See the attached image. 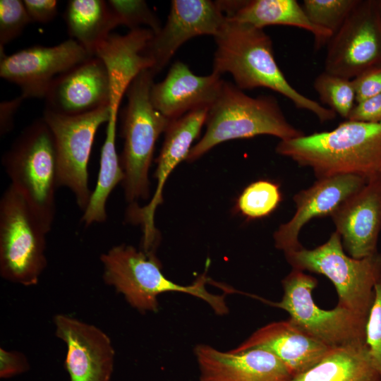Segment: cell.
<instances>
[{
    "label": "cell",
    "mask_w": 381,
    "mask_h": 381,
    "mask_svg": "<svg viewBox=\"0 0 381 381\" xmlns=\"http://www.w3.org/2000/svg\"><path fill=\"white\" fill-rule=\"evenodd\" d=\"M212 73H230L241 90L265 87L289 99L296 108L313 113L321 123L333 120L332 109L303 95L286 80L278 66L270 37L262 28L226 22L214 37Z\"/></svg>",
    "instance_id": "6da1fadb"
},
{
    "label": "cell",
    "mask_w": 381,
    "mask_h": 381,
    "mask_svg": "<svg viewBox=\"0 0 381 381\" xmlns=\"http://www.w3.org/2000/svg\"><path fill=\"white\" fill-rule=\"evenodd\" d=\"M276 152L310 168L318 179L381 174V121L346 120L330 131L280 140Z\"/></svg>",
    "instance_id": "7a4b0ae2"
},
{
    "label": "cell",
    "mask_w": 381,
    "mask_h": 381,
    "mask_svg": "<svg viewBox=\"0 0 381 381\" xmlns=\"http://www.w3.org/2000/svg\"><path fill=\"white\" fill-rule=\"evenodd\" d=\"M206 130L191 147L186 162H193L222 143L269 135L280 140L305 135L291 124L273 95L250 97L234 83L223 80L208 109Z\"/></svg>",
    "instance_id": "3957f363"
},
{
    "label": "cell",
    "mask_w": 381,
    "mask_h": 381,
    "mask_svg": "<svg viewBox=\"0 0 381 381\" xmlns=\"http://www.w3.org/2000/svg\"><path fill=\"white\" fill-rule=\"evenodd\" d=\"M100 261L104 282L140 312H156L159 307L158 296L167 292H181L197 297L220 315L229 312L225 296L207 290L205 285L210 279L205 273L190 285L175 283L163 274L160 262L153 252L120 244L102 253Z\"/></svg>",
    "instance_id": "277c9868"
},
{
    "label": "cell",
    "mask_w": 381,
    "mask_h": 381,
    "mask_svg": "<svg viewBox=\"0 0 381 381\" xmlns=\"http://www.w3.org/2000/svg\"><path fill=\"white\" fill-rule=\"evenodd\" d=\"M2 164L10 186L49 233L56 217L59 185L54 138L42 118L20 133L4 154Z\"/></svg>",
    "instance_id": "5b68a950"
},
{
    "label": "cell",
    "mask_w": 381,
    "mask_h": 381,
    "mask_svg": "<svg viewBox=\"0 0 381 381\" xmlns=\"http://www.w3.org/2000/svg\"><path fill=\"white\" fill-rule=\"evenodd\" d=\"M154 77L150 69L142 71L126 92L128 102L123 115L121 133L124 143L120 161L124 174L121 183L124 197L131 205L149 198V170L155 146L171 121L151 102Z\"/></svg>",
    "instance_id": "8992f818"
},
{
    "label": "cell",
    "mask_w": 381,
    "mask_h": 381,
    "mask_svg": "<svg viewBox=\"0 0 381 381\" xmlns=\"http://www.w3.org/2000/svg\"><path fill=\"white\" fill-rule=\"evenodd\" d=\"M292 269L322 274L334 284L337 305L368 318L374 287L381 277V253L356 259L344 251L340 236L334 231L328 240L313 248L284 253Z\"/></svg>",
    "instance_id": "52a82bcc"
},
{
    "label": "cell",
    "mask_w": 381,
    "mask_h": 381,
    "mask_svg": "<svg viewBox=\"0 0 381 381\" xmlns=\"http://www.w3.org/2000/svg\"><path fill=\"white\" fill-rule=\"evenodd\" d=\"M44 230L23 198L8 186L0 199V275L10 282L36 285L45 270Z\"/></svg>",
    "instance_id": "ba28073f"
},
{
    "label": "cell",
    "mask_w": 381,
    "mask_h": 381,
    "mask_svg": "<svg viewBox=\"0 0 381 381\" xmlns=\"http://www.w3.org/2000/svg\"><path fill=\"white\" fill-rule=\"evenodd\" d=\"M284 294L274 306L286 311L289 318L301 330L331 349L365 344L368 318L346 308H319L313 301L315 277L292 269L282 279Z\"/></svg>",
    "instance_id": "9c48e42d"
},
{
    "label": "cell",
    "mask_w": 381,
    "mask_h": 381,
    "mask_svg": "<svg viewBox=\"0 0 381 381\" xmlns=\"http://www.w3.org/2000/svg\"><path fill=\"white\" fill-rule=\"evenodd\" d=\"M107 106L75 116L63 115L45 109L42 119L54 138L59 187L73 193L78 207L83 212L92 190L89 183L88 164L97 130L110 119Z\"/></svg>",
    "instance_id": "30bf717a"
},
{
    "label": "cell",
    "mask_w": 381,
    "mask_h": 381,
    "mask_svg": "<svg viewBox=\"0 0 381 381\" xmlns=\"http://www.w3.org/2000/svg\"><path fill=\"white\" fill-rule=\"evenodd\" d=\"M376 66H381L379 0H358L327 44L325 71L352 80Z\"/></svg>",
    "instance_id": "8fae6325"
},
{
    "label": "cell",
    "mask_w": 381,
    "mask_h": 381,
    "mask_svg": "<svg viewBox=\"0 0 381 381\" xmlns=\"http://www.w3.org/2000/svg\"><path fill=\"white\" fill-rule=\"evenodd\" d=\"M0 49V76L18 85L25 99H44L58 76L92 57L71 38L57 45L32 46L10 55Z\"/></svg>",
    "instance_id": "7c38bea8"
},
{
    "label": "cell",
    "mask_w": 381,
    "mask_h": 381,
    "mask_svg": "<svg viewBox=\"0 0 381 381\" xmlns=\"http://www.w3.org/2000/svg\"><path fill=\"white\" fill-rule=\"evenodd\" d=\"M209 107H201L183 116L171 121L166 131L160 153L157 159L154 176L157 186L150 202L143 207L131 205L128 215L132 222L142 226L143 249L153 251L158 242V232L155 226V214L163 200V190L167 179L174 169L183 160L205 124Z\"/></svg>",
    "instance_id": "4fadbf2b"
},
{
    "label": "cell",
    "mask_w": 381,
    "mask_h": 381,
    "mask_svg": "<svg viewBox=\"0 0 381 381\" xmlns=\"http://www.w3.org/2000/svg\"><path fill=\"white\" fill-rule=\"evenodd\" d=\"M226 22L218 1L174 0L164 25L154 34L144 54L150 59L155 76L169 63L179 48L200 35L219 34Z\"/></svg>",
    "instance_id": "5bb4252c"
},
{
    "label": "cell",
    "mask_w": 381,
    "mask_h": 381,
    "mask_svg": "<svg viewBox=\"0 0 381 381\" xmlns=\"http://www.w3.org/2000/svg\"><path fill=\"white\" fill-rule=\"evenodd\" d=\"M55 334L67 348L69 381H111L115 351L109 337L94 325L64 314L54 316Z\"/></svg>",
    "instance_id": "9a60e30c"
},
{
    "label": "cell",
    "mask_w": 381,
    "mask_h": 381,
    "mask_svg": "<svg viewBox=\"0 0 381 381\" xmlns=\"http://www.w3.org/2000/svg\"><path fill=\"white\" fill-rule=\"evenodd\" d=\"M330 217L349 256L361 259L377 253L381 231V174L368 179Z\"/></svg>",
    "instance_id": "2e32d148"
},
{
    "label": "cell",
    "mask_w": 381,
    "mask_h": 381,
    "mask_svg": "<svg viewBox=\"0 0 381 381\" xmlns=\"http://www.w3.org/2000/svg\"><path fill=\"white\" fill-rule=\"evenodd\" d=\"M367 181L356 175H338L318 179L310 187L298 191L293 197L294 214L280 224L273 234L275 248L284 253L301 248L298 237L302 228L313 218L331 216Z\"/></svg>",
    "instance_id": "e0dca14e"
},
{
    "label": "cell",
    "mask_w": 381,
    "mask_h": 381,
    "mask_svg": "<svg viewBox=\"0 0 381 381\" xmlns=\"http://www.w3.org/2000/svg\"><path fill=\"white\" fill-rule=\"evenodd\" d=\"M110 80L103 61L92 56L58 76L44 97L47 110L68 116L109 106Z\"/></svg>",
    "instance_id": "ac0fdd59"
},
{
    "label": "cell",
    "mask_w": 381,
    "mask_h": 381,
    "mask_svg": "<svg viewBox=\"0 0 381 381\" xmlns=\"http://www.w3.org/2000/svg\"><path fill=\"white\" fill-rule=\"evenodd\" d=\"M200 381H288L284 364L261 349L221 351L206 344L195 348Z\"/></svg>",
    "instance_id": "d6986e66"
},
{
    "label": "cell",
    "mask_w": 381,
    "mask_h": 381,
    "mask_svg": "<svg viewBox=\"0 0 381 381\" xmlns=\"http://www.w3.org/2000/svg\"><path fill=\"white\" fill-rule=\"evenodd\" d=\"M221 75L194 74L181 61H176L166 77L153 83L150 99L154 107L170 121L201 107H210L221 88Z\"/></svg>",
    "instance_id": "ffe728a7"
},
{
    "label": "cell",
    "mask_w": 381,
    "mask_h": 381,
    "mask_svg": "<svg viewBox=\"0 0 381 381\" xmlns=\"http://www.w3.org/2000/svg\"><path fill=\"white\" fill-rule=\"evenodd\" d=\"M252 349L272 353L284 364L292 377L313 368L332 349L301 330L289 319L259 328L231 351Z\"/></svg>",
    "instance_id": "44dd1931"
},
{
    "label": "cell",
    "mask_w": 381,
    "mask_h": 381,
    "mask_svg": "<svg viewBox=\"0 0 381 381\" xmlns=\"http://www.w3.org/2000/svg\"><path fill=\"white\" fill-rule=\"evenodd\" d=\"M154 36L148 28L130 30L126 35L110 34L96 47L94 56L104 64L109 77L110 109L119 111L121 99L133 80L152 64L145 49Z\"/></svg>",
    "instance_id": "7402d4cb"
},
{
    "label": "cell",
    "mask_w": 381,
    "mask_h": 381,
    "mask_svg": "<svg viewBox=\"0 0 381 381\" xmlns=\"http://www.w3.org/2000/svg\"><path fill=\"white\" fill-rule=\"evenodd\" d=\"M228 20L262 28L268 25L299 28L312 33L315 49L327 45L333 36L314 25L296 0L219 1Z\"/></svg>",
    "instance_id": "603a6c76"
},
{
    "label": "cell",
    "mask_w": 381,
    "mask_h": 381,
    "mask_svg": "<svg viewBox=\"0 0 381 381\" xmlns=\"http://www.w3.org/2000/svg\"><path fill=\"white\" fill-rule=\"evenodd\" d=\"M288 381H381L365 344L332 349L315 365Z\"/></svg>",
    "instance_id": "cb8c5ba5"
},
{
    "label": "cell",
    "mask_w": 381,
    "mask_h": 381,
    "mask_svg": "<svg viewBox=\"0 0 381 381\" xmlns=\"http://www.w3.org/2000/svg\"><path fill=\"white\" fill-rule=\"evenodd\" d=\"M64 20L71 38L91 56L98 44L118 27L108 1L103 0L68 1Z\"/></svg>",
    "instance_id": "d4e9b609"
},
{
    "label": "cell",
    "mask_w": 381,
    "mask_h": 381,
    "mask_svg": "<svg viewBox=\"0 0 381 381\" xmlns=\"http://www.w3.org/2000/svg\"><path fill=\"white\" fill-rule=\"evenodd\" d=\"M118 112L111 111L110 119L107 123L97 183L89 203L81 217V222L85 226L103 223L107 220L108 198L114 188L118 184L122 183L124 179L123 171L116 147Z\"/></svg>",
    "instance_id": "484cf974"
},
{
    "label": "cell",
    "mask_w": 381,
    "mask_h": 381,
    "mask_svg": "<svg viewBox=\"0 0 381 381\" xmlns=\"http://www.w3.org/2000/svg\"><path fill=\"white\" fill-rule=\"evenodd\" d=\"M281 201L279 185L267 180H258L243 189L237 199L236 208L247 219H260L274 212Z\"/></svg>",
    "instance_id": "4316f807"
},
{
    "label": "cell",
    "mask_w": 381,
    "mask_h": 381,
    "mask_svg": "<svg viewBox=\"0 0 381 381\" xmlns=\"http://www.w3.org/2000/svg\"><path fill=\"white\" fill-rule=\"evenodd\" d=\"M313 87L323 104L336 114L348 119L356 103L352 80L324 71L315 78Z\"/></svg>",
    "instance_id": "83f0119b"
},
{
    "label": "cell",
    "mask_w": 381,
    "mask_h": 381,
    "mask_svg": "<svg viewBox=\"0 0 381 381\" xmlns=\"http://www.w3.org/2000/svg\"><path fill=\"white\" fill-rule=\"evenodd\" d=\"M358 1V0H304L302 7L314 25L334 35Z\"/></svg>",
    "instance_id": "f1b7e54d"
},
{
    "label": "cell",
    "mask_w": 381,
    "mask_h": 381,
    "mask_svg": "<svg viewBox=\"0 0 381 381\" xmlns=\"http://www.w3.org/2000/svg\"><path fill=\"white\" fill-rule=\"evenodd\" d=\"M108 4L115 17L117 25H124L131 30L146 25L157 34L162 28L156 14L143 0H110Z\"/></svg>",
    "instance_id": "f546056e"
},
{
    "label": "cell",
    "mask_w": 381,
    "mask_h": 381,
    "mask_svg": "<svg viewBox=\"0 0 381 381\" xmlns=\"http://www.w3.org/2000/svg\"><path fill=\"white\" fill-rule=\"evenodd\" d=\"M31 22L23 1H0V48L18 37Z\"/></svg>",
    "instance_id": "4dcf8cb0"
},
{
    "label": "cell",
    "mask_w": 381,
    "mask_h": 381,
    "mask_svg": "<svg viewBox=\"0 0 381 381\" xmlns=\"http://www.w3.org/2000/svg\"><path fill=\"white\" fill-rule=\"evenodd\" d=\"M375 296L365 328V343L381 373V277L374 287Z\"/></svg>",
    "instance_id": "1f68e13d"
},
{
    "label": "cell",
    "mask_w": 381,
    "mask_h": 381,
    "mask_svg": "<svg viewBox=\"0 0 381 381\" xmlns=\"http://www.w3.org/2000/svg\"><path fill=\"white\" fill-rule=\"evenodd\" d=\"M352 82L356 102L381 94V66L367 69L352 79Z\"/></svg>",
    "instance_id": "d6a6232c"
},
{
    "label": "cell",
    "mask_w": 381,
    "mask_h": 381,
    "mask_svg": "<svg viewBox=\"0 0 381 381\" xmlns=\"http://www.w3.org/2000/svg\"><path fill=\"white\" fill-rule=\"evenodd\" d=\"M29 362L21 352L0 348V377L8 379L27 372Z\"/></svg>",
    "instance_id": "836d02e7"
},
{
    "label": "cell",
    "mask_w": 381,
    "mask_h": 381,
    "mask_svg": "<svg viewBox=\"0 0 381 381\" xmlns=\"http://www.w3.org/2000/svg\"><path fill=\"white\" fill-rule=\"evenodd\" d=\"M347 120L366 123L381 121V94L356 102Z\"/></svg>",
    "instance_id": "e575fe53"
},
{
    "label": "cell",
    "mask_w": 381,
    "mask_h": 381,
    "mask_svg": "<svg viewBox=\"0 0 381 381\" xmlns=\"http://www.w3.org/2000/svg\"><path fill=\"white\" fill-rule=\"evenodd\" d=\"M31 22L47 23L55 18L58 13L56 0L23 1Z\"/></svg>",
    "instance_id": "d590c367"
},
{
    "label": "cell",
    "mask_w": 381,
    "mask_h": 381,
    "mask_svg": "<svg viewBox=\"0 0 381 381\" xmlns=\"http://www.w3.org/2000/svg\"><path fill=\"white\" fill-rule=\"evenodd\" d=\"M25 99L21 95L12 99L4 100L0 104V134L4 136L14 126V117L22 102Z\"/></svg>",
    "instance_id": "8d00e7d4"
},
{
    "label": "cell",
    "mask_w": 381,
    "mask_h": 381,
    "mask_svg": "<svg viewBox=\"0 0 381 381\" xmlns=\"http://www.w3.org/2000/svg\"><path fill=\"white\" fill-rule=\"evenodd\" d=\"M379 8H380V16H381V0H379Z\"/></svg>",
    "instance_id": "74e56055"
}]
</instances>
